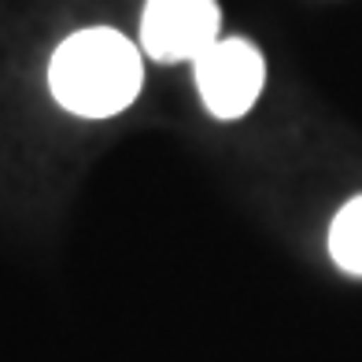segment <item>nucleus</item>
Listing matches in <instances>:
<instances>
[{
  "label": "nucleus",
  "instance_id": "1",
  "mask_svg": "<svg viewBox=\"0 0 362 362\" xmlns=\"http://www.w3.org/2000/svg\"><path fill=\"white\" fill-rule=\"evenodd\" d=\"M141 86V48L107 26L71 34L48 63V89L56 104L81 119H111L126 111Z\"/></svg>",
  "mask_w": 362,
  "mask_h": 362
},
{
  "label": "nucleus",
  "instance_id": "2",
  "mask_svg": "<svg viewBox=\"0 0 362 362\" xmlns=\"http://www.w3.org/2000/svg\"><path fill=\"white\" fill-rule=\"evenodd\" d=\"M196 93L215 119H240L255 107L267 86V59L244 37H218L192 63Z\"/></svg>",
  "mask_w": 362,
  "mask_h": 362
},
{
  "label": "nucleus",
  "instance_id": "3",
  "mask_svg": "<svg viewBox=\"0 0 362 362\" xmlns=\"http://www.w3.org/2000/svg\"><path fill=\"white\" fill-rule=\"evenodd\" d=\"M218 0H148L141 52L156 63H196L222 34Z\"/></svg>",
  "mask_w": 362,
  "mask_h": 362
},
{
  "label": "nucleus",
  "instance_id": "4",
  "mask_svg": "<svg viewBox=\"0 0 362 362\" xmlns=\"http://www.w3.org/2000/svg\"><path fill=\"white\" fill-rule=\"evenodd\" d=\"M329 255L348 274L362 277V196H351L329 226Z\"/></svg>",
  "mask_w": 362,
  "mask_h": 362
}]
</instances>
